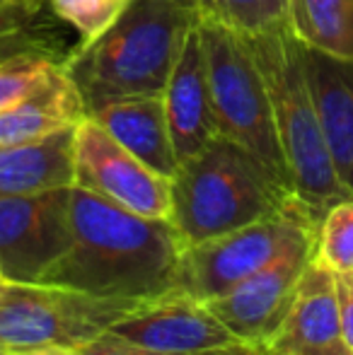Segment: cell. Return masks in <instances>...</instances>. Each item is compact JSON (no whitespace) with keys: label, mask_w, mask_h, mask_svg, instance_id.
<instances>
[{"label":"cell","mask_w":353,"mask_h":355,"mask_svg":"<svg viewBox=\"0 0 353 355\" xmlns=\"http://www.w3.org/2000/svg\"><path fill=\"white\" fill-rule=\"evenodd\" d=\"M68 223L71 247L39 283L138 302L175 290L184 239L172 220L146 218L71 187Z\"/></svg>","instance_id":"cell-1"},{"label":"cell","mask_w":353,"mask_h":355,"mask_svg":"<svg viewBox=\"0 0 353 355\" xmlns=\"http://www.w3.org/2000/svg\"><path fill=\"white\" fill-rule=\"evenodd\" d=\"M198 19L196 0H128L99 37L63 61L87 116L123 99L162 97Z\"/></svg>","instance_id":"cell-2"},{"label":"cell","mask_w":353,"mask_h":355,"mask_svg":"<svg viewBox=\"0 0 353 355\" xmlns=\"http://www.w3.org/2000/svg\"><path fill=\"white\" fill-rule=\"evenodd\" d=\"M170 184V220L184 244L206 242L302 206L261 159L225 136H216L179 164Z\"/></svg>","instance_id":"cell-3"},{"label":"cell","mask_w":353,"mask_h":355,"mask_svg":"<svg viewBox=\"0 0 353 355\" xmlns=\"http://www.w3.org/2000/svg\"><path fill=\"white\" fill-rule=\"evenodd\" d=\"M245 39L264 78L291 189L298 201L322 220L332 206L351 196L327 148L305 71L302 42L291 27Z\"/></svg>","instance_id":"cell-4"},{"label":"cell","mask_w":353,"mask_h":355,"mask_svg":"<svg viewBox=\"0 0 353 355\" xmlns=\"http://www.w3.org/2000/svg\"><path fill=\"white\" fill-rule=\"evenodd\" d=\"M198 34L208 68L218 136L247 148L286 187H291L266 85L247 39L208 19H198Z\"/></svg>","instance_id":"cell-5"},{"label":"cell","mask_w":353,"mask_h":355,"mask_svg":"<svg viewBox=\"0 0 353 355\" xmlns=\"http://www.w3.org/2000/svg\"><path fill=\"white\" fill-rule=\"evenodd\" d=\"M138 300L97 297L44 283H8L0 297V355L80 348L136 309Z\"/></svg>","instance_id":"cell-6"},{"label":"cell","mask_w":353,"mask_h":355,"mask_svg":"<svg viewBox=\"0 0 353 355\" xmlns=\"http://www.w3.org/2000/svg\"><path fill=\"white\" fill-rule=\"evenodd\" d=\"M320 220L305 206L257 220L206 242L184 244L172 293L211 302L245 283L302 239L317 237Z\"/></svg>","instance_id":"cell-7"},{"label":"cell","mask_w":353,"mask_h":355,"mask_svg":"<svg viewBox=\"0 0 353 355\" xmlns=\"http://www.w3.org/2000/svg\"><path fill=\"white\" fill-rule=\"evenodd\" d=\"M76 182L117 206L146 218L170 220L172 184L153 172L136 155L128 153L99 126L94 119H83L76 126Z\"/></svg>","instance_id":"cell-8"},{"label":"cell","mask_w":353,"mask_h":355,"mask_svg":"<svg viewBox=\"0 0 353 355\" xmlns=\"http://www.w3.org/2000/svg\"><path fill=\"white\" fill-rule=\"evenodd\" d=\"M71 187L32 196H0V278L39 283L71 247Z\"/></svg>","instance_id":"cell-9"},{"label":"cell","mask_w":353,"mask_h":355,"mask_svg":"<svg viewBox=\"0 0 353 355\" xmlns=\"http://www.w3.org/2000/svg\"><path fill=\"white\" fill-rule=\"evenodd\" d=\"M315 244L317 237L302 239L245 283L206 304L237 341L261 353L288 317L302 271L315 257Z\"/></svg>","instance_id":"cell-10"},{"label":"cell","mask_w":353,"mask_h":355,"mask_svg":"<svg viewBox=\"0 0 353 355\" xmlns=\"http://www.w3.org/2000/svg\"><path fill=\"white\" fill-rule=\"evenodd\" d=\"M109 331L165 355H193L240 343L206 302L177 293L138 304Z\"/></svg>","instance_id":"cell-11"},{"label":"cell","mask_w":353,"mask_h":355,"mask_svg":"<svg viewBox=\"0 0 353 355\" xmlns=\"http://www.w3.org/2000/svg\"><path fill=\"white\" fill-rule=\"evenodd\" d=\"M261 355H353L341 331L336 278L315 257L302 271L288 317Z\"/></svg>","instance_id":"cell-12"},{"label":"cell","mask_w":353,"mask_h":355,"mask_svg":"<svg viewBox=\"0 0 353 355\" xmlns=\"http://www.w3.org/2000/svg\"><path fill=\"white\" fill-rule=\"evenodd\" d=\"M162 104H165L167 126H170L179 164L201 153L218 136L198 24L187 37V44L179 53L177 66L162 92Z\"/></svg>","instance_id":"cell-13"},{"label":"cell","mask_w":353,"mask_h":355,"mask_svg":"<svg viewBox=\"0 0 353 355\" xmlns=\"http://www.w3.org/2000/svg\"><path fill=\"white\" fill-rule=\"evenodd\" d=\"M302 58L332 162L353 198V58L332 56L305 44Z\"/></svg>","instance_id":"cell-14"},{"label":"cell","mask_w":353,"mask_h":355,"mask_svg":"<svg viewBox=\"0 0 353 355\" xmlns=\"http://www.w3.org/2000/svg\"><path fill=\"white\" fill-rule=\"evenodd\" d=\"M89 119L99 123L119 145L136 155L143 164L162 177L172 179L179 169V159L167 126L162 97L123 99L97 109Z\"/></svg>","instance_id":"cell-15"},{"label":"cell","mask_w":353,"mask_h":355,"mask_svg":"<svg viewBox=\"0 0 353 355\" xmlns=\"http://www.w3.org/2000/svg\"><path fill=\"white\" fill-rule=\"evenodd\" d=\"M83 119H87L85 104L61 63L42 87L0 112V145L44 141L76 128Z\"/></svg>","instance_id":"cell-16"},{"label":"cell","mask_w":353,"mask_h":355,"mask_svg":"<svg viewBox=\"0 0 353 355\" xmlns=\"http://www.w3.org/2000/svg\"><path fill=\"white\" fill-rule=\"evenodd\" d=\"M76 128L24 145H0V196L68 189L76 182Z\"/></svg>","instance_id":"cell-17"},{"label":"cell","mask_w":353,"mask_h":355,"mask_svg":"<svg viewBox=\"0 0 353 355\" xmlns=\"http://www.w3.org/2000/svg\"><path fill=\"white\" fill-rule=\"evenodd\" d=\"M291 29L305 46L353 58V0H291Z\"/></svg>","instance_id":"cell-18"},{"label":"cell","mask_w":353,"mask_h":355,"mask_svg":"<svg viewBox=\"0 0 353 355\" xmlns=\"http://www.w3.org/2000/svg\"><path fill=\"white\" fill-rule=\"evenodd\" d=\"M198 17L242 37L291 27V0H196Z\"/></svg>","instance_id":"cell-19"},{"label":"cell","mask_w":353,"mask_h":355,"mask_svg":"<svg viewBox=\"0 0 353 355\" xmlns=\"http://www.w3.org/2000/svg\"><path fill=\"white\" fill-rule=\"evenodd\" d=\"M19 53H46L56 58L42 19V5L8 3L0 8V61Z\"/></svg>","instance_id":"cell-20"},{"label":"cell","mask_w":353,"mask_h":355,"mask_svg":"<svg viewBox=\"0 0 353 355\" xmlns=\"http://www.w3.org/2000/svg\"><path fill=\"white\" fill-rule=\"evenodd\" d=\"M315 259L334 276L353 271V198L332 206L320 220Z\"/></svg>","instance_id":"cell-21"},{"label":"cell","mask_w":353,"mask_h":355,"mask_svg":"<svg viewBox=\"0 0 353 355\" xmlns=\"http://www.w3.org/2000/svg\"><path fill=\"white\" fill-rule=\"evenodd\" d=\"M63 61L46 53H19L0 61V112L22 102L27 94L42 87Z\"/></svg>","instance_id":"cell-22"},{"label":"cell","mask_w":353,"mask_h":355,"mask_svg":"<svg viewBox=\"0 0 353 355\" xmlns=\"http://www.w3.org/2000/svg\"><path fill=\"white\" fill-rule=\"evenodd\" d=\"M128 0H49L51 12L71 24L83 42L99 37L117 19Z\"/></svg>","instance_id":"cell-23"},{"label":"cell","mask_w":353,"mask_h":355,"mask_svg":"<svg viewBox=\"0 0 353 355\" xmlns=\"http://www.w3.org/2000/svg\"><path fill=\"white\" fill-rule=\"evenodd\" d=\"M78 353L80 355H165V353L148 351L143 346H136V343L117 336L114 331L99 334L97 338H92L89 343L78 348ZM193 355H203V353H193Z\"/></svg>","instance_id":"cell-24"},{"label":"cell","mask_w":353,"mask_h":355,"mask_svg":"<svg viewBox=\"0 0 353 355\" xmlns=\"http://www.w3.org/2000/svg\"><path fill=\"white\" fill-rule=\"evenodd\" d=\"M336 278V295H339L341 309V331H344L346 346L353 351V271L341 273Z\"/></svg>","instance_id":"cell-25"},{"label":"cell","mask_w":353,"mask_h":355,"mask_svg":"<svg viewBox=\"0 0 353 355\" xmlns=\"http://www.w3.org/2000/svg\"><path fill=\"white\" fill-rule=\"evenodd\" d=\"M203 355H261L255 346H247V343H235V346L227 348H216V351H206Z\"/></svg>","instance_id":"cell-26"},{"label":"cell","mask_w":353,"mask_h":355,"mask_svg":"<svg viewBox=\"0 0 353 355\" xmlns=\"http://www.w3.org/2000/svg\"><path fill=\"white\" fill-rule=\"evenodd\" d=\"M3 355H80V353H78V348H58V346H46V348H34V351L3 353Z\"/></svg>","instance_id":"cell-27"},{"label":"cell","mask_w":353,"mask_h":355,"mask_svg":"<svg viewBox=\"0 0 353 355\" xmlns=\"http://www.w3.org/2000/svg\"><path fill=\"white\" fill-rule=\"evenodd\" d=\"M10 3H24V5H44V0H10Z\"/></svg>","instance_id":"cell-28"},{"label":"cell","mask_w":353,"mask_h":355,"mask_svg":"<svg viewBox=\"0 0 353 355\" xmlns=\"http://www.w3.org/2000/svg\"><path fill=\"white\" fill-rule=\"evenodd\" d=\"M5 285H8V281H5V278H0V297H3V293H5Z\"/></svg>","instance_id":"cell-29"},{"label":"cell","mask_w":353,"mask_h":355,"mask_svg":"<svg viewBox=\"0 0 353 355\" xmlns=\"http://www.w3.org/2000/svg\"><path fill=\"white\" fill-rule=\"evenodd\" d=\"M10 3V0H0V8H3V5H8Z\"/></svg>","instance_id":"cell-30"}]
</instances>
